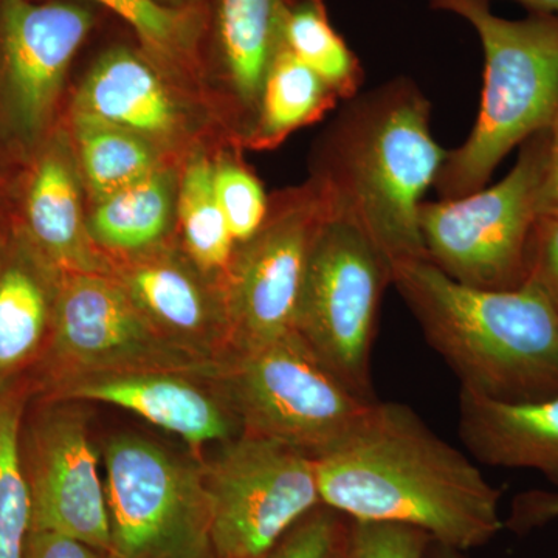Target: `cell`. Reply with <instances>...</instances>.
<instances>
[{"mask_svg": "<svg viewBox=\"0 0 558 558\" xmlns=\"http://www.w3.org/2000/svg\"><path fill=\"white\" fill-rule=\"evenodd\" d=\"M119 281L150 325L175 347L208 362L229 355L222 292L209 295L183 264L168 258L140 260Z\"/></svg>", "mask_w": 558, "mask_h": 558, "instance_id": "cell-17", "label": "cell"}, {"mask_svg": "<svg viewBox=\"0 0 558 558\" xmlns=\"http://www.w3.org/2000/svg\"><path fill=\"white\" fill-rule=\"evenodd\" d=\"M548 161L539 193V215H558V113L548 128Z\"/></svg>", "mask_w": 558, "mask_h": 558, "instance_id": "cell-34", "label": "cell"}, {"mask_svg": "<svg viewBox=\"0 0 558 558\" xmlns=\"http://www.w3.org/2000/svg\"><path fill=\"white\" fill-rule=\"evenodd\" d=\"M7 191L3 183L0 182V231L5 229L7 226L13 220V216L7 211Z\"/></svg>", "mask_w": 558, "mask_h": 558, "instance_id": "cell-37", "label": "cell"}, {"mask_svg": "<svg viewBox=\"0 0 558 558\" xmlns=\"http://www.w3.org/2000/svg\"><path fill=\"white\" fill-rule=\"evenodd\" d=\"M349 519L319 506L259 558H347Z\"/></svg>", "mask_w": 558, "mask_h": 558, "instance_id": "cell-29", "label": "cell"}, {"mask_svg": "<svg viewBox=\"0 0 558 558\" xmlns=\"http://www.w3.org/2000/svg\"><path fill=\"white\" fill-rule=\"evenodd\" d=\"M24 558H110L108 553L57 532L31 529Z\"/></svg>", "mask_w": 558, "mask_h": 558, "instance_id": "cell-32", "label": "cell"}, {"mask_svg": "<svg viewBox=\"0 0 558 558\" xmlns=\"http://www.w3.org/2000/svg\"><path fill=\"white\" fill-rule=\"evenodd\" d=\"M447 150L432 105L409 76L360 92L323 134L311 185L329 218L362 231L389 264L425 258L418 215Z\"/></svg>", "mask_w": 558, "mask_h": 558, "instance_id": "cell-2", "label": "cell"}, {"mask_svg": "<svg viewBox=\"0 0 558 558\" xmlns=\"http://www.w3.org/2000/svg\"><path fill=\"white\" fill-rule=\"evenodd\" d=\"M112 11L138 36L150 54L180 60L190 53L199 17L193 10L172 9L159 0H90Z\"/></svg>", "mask_w": 558, "mask_h": 558, "instance_id": "cell-27", "label": "cell"}, {"mask_svg": "<svg viewBox=\"0 0 558 558\" xmlns=\"http://www.w3.org/2000/svg\"><path fill=\"white\" fill-rule=\"evenodd\" d=\"M314 459L323 506L349 520L407 524L458 553L487 545L505 526L501 492L403 403H371Z\"/></svg>", "mask_w": 558, "mask_h": 558, "instance_id": "cell-1", "label": "cell"}, {"mask_svg": "<svg viewBox=\"0 0 558 558\" xmlns=\"http://www.w3.org/2000/svg\"><path fill=\"white\" fill-rule=\"evenodd\" d=\"M548 130L519 148L498 183L457 199L424 202L418 229L425 258L447 277L480 289L526 284L527 250L539 216L548 161Z\"/></svg>", "mask_w": 558, "mask_h": 558, "instance_id": "cell-5", "label": "cell"}, {"mask_svg": "<svg viewBox=\"0 0 558 558\" xmlns=\"http://www.w3.org/2000/svg\"><path fill=\"white\" fill-rule=\"evenodd\" d=\"M21 454L32 529L68 535L109 554L105 481L83 413L62 400L27 403Z\"/></svg>", "mask_w": 558, "mask_h": 558, "instance_id": "cell-13", "label": "cell"}, {"mask_svg": "<svg viewBox=\"0 0 558 558\" xmlns=\"http://www.w3.org/2000/svg\"><path fill=\"white\" fill-rule=\"evenodd\" d=\"M281 43L347 101L365 81V70L330 24L325 0H282Z\"/></svg>", "mask_w": 558, "mask_h": 558, "instance_id": "cell-22", "label": "cell"}, {"mask_svg": "<svg viewBox=\"0 0 558 558\" xmlns=\"http://www.w3.org/2000/svg\"><path fill=\"white\" fill-rule=\"evenodd\" d=\"M81 167L98 201L130 189L157 171L149 140L100 121L75 117Z\"/></svg>", "mask_w": 558, "mask_h": 558, "instance_id": "cell-25", "label": "cell"}, {"mask_svg": "<svg viewBox=\"0 0 558 558\" xmlns=\"http://www.w3.org/2000/svg\"><path fill=\"white\" fill-rule=\"evenodd\" d=\"M425 558H459L458 550L446 548L433 542Z\"/></svg>", "mask_w": 558, "mask_h": 558, "instance_id": "cell-36", "label": "cell"}, {"mask_svg": "<svg viewBox=\"0 0 558 558\" xmlns=\"http://www.w3.org/2000/svg\"><path fill=\"white\" fill-rule=\"evenodd\" d=\"M529 284L537 286L558 307V215H539L527 250Z\"/></svg>", "mask_w": 558, "mask_h": 558, "instance_id": "cell-31", "label": "cell"}, {"mask_svg": "<svg viewBox=\"0 0 558 558\" xmlns=\"http://www.w3.org/2000/svg\"><path fill=\"white\" fill-rule=\"evenodd\" d=\"M326 218L310 183L279 197L259 233L234 253L222 289L229 355L299 332L307 260Z\"/></svg>", "mask_w": 558, "mask_h": 558, "instance_id": "cell-11", "label": "cell"}, {"mask_svg": "<svg viewBox=\"0 0 558 558\" xmlns=\"http://www.w3.org/2000/svg\"><path fill=\"white\" fill-rule=\"evenodd\" d=\"M432 543L407 524L349 520L347 558H425Z\"/></svg>", "mask_w": 558, "mask_h": 558, "instance_id": "cell-30", "label": "cell"}, {"mask_svg": "<svg viewBox=\"0 0 558 558\" xmlns=\"http://www.w3.org/2000/svg\"><path fill=\"white\" fill-rule=\"evenodd\" d=\"M215 190L236 244H245L255 238L266 223L270 209L256 175L234 161L216 165Z\"/></svg>", "mask_w": 558, "mask_h": 558, "instance_id": "cell-28", "label": "cell"}, {"mask_svg": "<svg viewBox=\"0 0 558 558\" xmlns=\"http://www.w3.org/2000/svg\"><path fill=\"white\" fill-rule=\"evenodd\" d=\"M391 269V284L462 389L505 402L558 396V307L542 289L472 288L427 258Z\"/></svg>", "mask_w": 558, "mask_h": 558, "instance_id": "cell-3", "label": "cell"}, {"mask_svg": "<svg viewBox=\"0 0 558 558\" xmlns=\"http://www.w3.org/2000/svg\"><path fill=\"white\" fill-rule=\"evenodd\" d=\"M28 400V381L0 387V558H24L32 529L31 492L21 454Z\"/></svg>", "mask_w": 558, "mask_h": 558, "instance_id": "cell-24", "label": "cell"}, {"mask_svg": "<svg viewBox=\"0 0 558 558\" xmlns=\"http://www.w3.org/2000/svg\"><path fill=\"white\" fill-rule=\"evenodd\" d=\"M61 274L14 219L0 231V387L28 381L49 347Z\"/></svg>", "mask_w": 558, "mask_h": 558, "instance_id": "cell-15", "label": "cell"}, {"mask_svg": "<svg viewBox=\"0 0 558 558\" xmlns=\"http://www.w3.org/2000/svg\"><path fill=\"white\" fill-rule=\"evenodd\" d=\"M171 219V190L160 171L98 201L92 215V240L116 252L135 253L153 247L167 233Z\"/></svg>", "mask_w": 558, "mask_h": 558, "instance_id": "cell-23", "label": "cell"}, {"mask_svg": "<svg viewBox=\"0 0 558 558\" xmlns=\"http://www.w3.org/2000/svg\"><path fill=\"white\" fill-rule=\"evenodd\" d=\"M202 377L205 376L170 368L102 371L62 377L33 395L62 402L87 400L119 407L191 446L230 442L242 435L240 418L226 391H209L197 380Z\"/></svg>", "mask_w": 558, "mask_h": 558, "instance_id": "cell-14", "label": "cell"}, {"mask_svg": "<svg viewBox=\"0 0 558 558\" xmlns=\"http://www.w3.org/2000/svg\"><path fill=\"white\" fill-rule=\"evenodd\" d=\"M135 368L190 371L218 380L220 362L194 357L165 339L119 279L62 271L49 347L28 379L32 395L62 377Z\"/></svg>", "mask_w": 558, "mask_h": 558, "instance_id": "cell-9", "label": "cell"}, {"mask_svg": "<svg viewBox=\"0 0 558 558\" xmlns=\"http://www.w3.org/2000/svg\"><path fill=\"white\" fill-rule=\"evenodd\" d=\"M484 2L490 3L492 0H484ZM513 2L521 3L527 10V13L558 16V0H513Z\"/></svg>", "mask_w": 558, "mask_h": 558, "instance_id": "cell-35", "label": "cell"}, {"mask_svg": "<svg viewBox=\"0 0 558 558\" xmlns=\"http://www.w3.org/2000/svg\"><path fill=\"white\" fill-rule=\"evenodd\" d=\"M475 28L484 53L478 117L469 137L447 150L435 189L440 199L484 186L502 160L548 130L558 113V16H497L484 0H429Z\"/></svg>", "mask_w": 558, "mask_h": 558, "instance_id": "cell-4", "label": "cell"}, {"mask_svg": "<svg viewBox=\"0 0 558 558\" xmlns=\"http://www.w3.org/2000/svg\"><path fill=\"white\" fill-rule=\"evenodd\" d=\"M218 381L242 435L278 440L312 457L340 442L376 402L354 395L299 332L227 355Z\"/></svg>", "mask_w": 558, "mask_h": 558, "instance_id": "cell-6", "label": "cell"}, {"mask_svg": "<svg viewBox=\"0 0 558 558\" xmlns=\"http://www.w3.org/2000/svg\"><path fill=\"white\" fill-rule=\"evenodd\" d=\"M94 22L72 0H0V142L21 160L49 138L70 64Z\"/></svg>", "mask_w": 558, "mask_h": 558, "instance_id": "cell-12", "label": "cell"}, {"mask_svg": "<svg viewBox=\"0 0 558 558\" xmlns=\"http://www.w3.org/2000/svg\"><path fill=\"white\" fill-rule=\"evenodd\" d=\"M75 117L146 140L168 137L179 123L167 87L148 62L126 47L106 51L95 62L76 97Z\"/></svg>", "mask_w": 558, "mask_h": 558, "instance_id": "cell-19", "label": "cell"}, {"mask_svg": "<svg viewBox=\"0 0 558 558\" xmlns=\"http://www.w3.org/2000/svg\"><path fill=\"white\" fill-rule=\"evenodd\" d=\"M340 98L322 76L281 46L260 92L250 145L270 148L293 131L322 120Z\"/></svg>", "mask_w": 558, "mask_h": 558, "instance_id": "cell-21", "label": "cell"}, {"mask_svg": "<svg viewBox=\"0 0 558 558\" xmlns=\"http://www.w3.org/2000/svg\"><path fill=\"white\" fill-rule=\"evenodd\" d=\"M392 269L359 229L326 218L315 234L301 292L299 333L354 395L374 399L371 352Z\"/></svg>", "mask_w": 558, "mask_h": 558, "instance_id": "cell-8", "label": "cell"}, {"mask_svg": "<svg viewBox=\"0 0 558 558\" xmlns=\"http://www.w3.org/2000/svg\"><path fill=\"white\" fill-rule=\"evenodd\" d=\"M557 517L558 495L532 492L519 499L513 523L521 529H527L557 519Z\"/></svg>", "mask_w": 558, "mask_h": 558, "instance_id": "cell-33", "label": "cell"}, {"mask_svg": "<svg viewBox=\"0 0 558 558\" xmlns=\"http://www.w3.org/2000/svg\"><path fill=\"white\" fill-rule=\"evenodd\" d=\"M174 2H182V0H174Z\"/></svg>", "mask_w": 558, "mask_h": 558, "instance_id": "cell-38", "label": "cell"}, {"mask_svg": "<svg viewBox=\"0 0 558 558\" xmlns=\"http://www.w3.org/2000/svg\"><path fill=\"white\" fill-rule=\"evenodd\" d=\"M179 218L186 248L202 270L227 271L233 260V234L216 196L215 165L194 159L179 191Z\"/></svg>", "mask_w": 558, "mask_h": 558, "instance_id": "cell-26", "label": "cell"}, {"mask_svg": "<svg viewBox=\"0 0 558 558\" xmlns=\"http://www.w3.org/2000/svg\"><path fill=\"white\" fill-rule=\"evenodd\" d=\"M14 222L61 271H102L83 223L78 175L64 137L49 138L28 159Z\"/></svg>", "mask_w": 558, "mask_h": 558, "instance_id": "cell-16", "label": "cell"}, {"mask_svg": "<svg viewBox=\"0 0 558 558\" xmlns=\"http://www.w3.org/2000/svg\"><path fill=\"white\" fill-rule=\"evenodd\" d=\"M282 0H216L215 33L238 105L255 121L260 92L281 49Z\"/></svg>", "mask_w": 558, "mask_h": 558, "instance_id": "cell-20", "label": "cell"}, {"mask_svg": "<svg viewBox=\"0 0 558 558\" xmlns=\"http://www.w3.org/2000/svg\"><path fill=\"white\" fill-rule=\"evenodd\" d=\"M215 558H259L323 505L315 459L278 440L241 435L204 469Z\"/></svg>", "mask_w": 558, "mask_h": 558, "instance_id": "cell-10", "label": "cell"}, {"mask_svg": "<svg viewBox=\"0 0 558 558\" xmlns=\"http://www.w3.org/2000/svg\"><path fill=\"white\" fill-rule=\"evenodd\" d=\"M102 459L110 558H215L204 469L134 435Z\"/></svg>", "mask_w": 558, "mask_h": 558, "instance_id": "cell-7", "label": "cell"}, {"mask_svg": "<svg viewBox=\"0 0 558 558\" xmlns=\"http://www.w3.org/2000/svg\"><path fill=\"white\" fill-rule=\"evenodd\" d=\"M459 436L483 464L535 470L558 486V396L505 402L461 388Z\"/></svg>", "mask_w": 558, "mask_h": 558, "instance_id": "cell-18", "label": "cell"}]
</instances>
